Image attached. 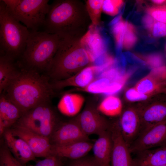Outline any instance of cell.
<instances>
[{"label":"cell","mask_w":166,"mask_h":166,"mask_svg":"<svg viewBox=\"0 0 166 166\" xmlns=\"http://www.w3.org/2000/svg\"><path fill=\"white\" fill-rule=\"evenodd\" d=\"M137 108L141 121L140 132L166 120V100L155 101Z\"/></svg>","instance_id":"cell-14"},{"label":"cell","mask_w":166,"mask_h":166,"mask_svg":"<svg viewBox=\"0 0 166 166\" xmlns=\"http://www.w3.org/2000/svg\"><path fill=\"white\" fill-rule=\"evenodd\" d=\"M123 83L121 81H114L111 82L105 94H112L119 91L122 88Z\"/></svg>","instance_id":"cell-37"},{"label":"cell","mask_w":166,"mask_h":166,"mask_svg":"<svg viewBox=\"0 0 166 166\" xmlns=\"http://www.w3.org/2000/svg\"><path fill=\"white\" fill-rule=\"evenodd\" d=\"M0 148V166H25L13 156L5 144Z\"/></svg>","instance_id":"cell-27"},{"label":"cell","mask_w":166,"mask_h":166,"mask_svg":"<svg viewBox=\"0 0 166 166\" xmlns=\"http://www.w3.org/2000/svg\"><path fill=\"white\" fill-rule=\"evenodd\" d=\"M144 58L146 63L152 69L164 65L163 58L159 53L150 54L145 56Z\"/></svg>","instance_id":"cell-34"},{"label":"cell","mask_w":166,"mask_h":166,"mask_svg":"<svg viewBox=\"0 0 166 166\" xmlns=\"http://www.w3.org/2000/svg\"><path fill=\"white\" fill-rule=\"evenodd\" d=\"M93 28L92 25L81 42L93 61L101 54L102 46L100 36Z\"/></svg>","instance_id":"cell-22"},{"label":"cell","mask_w":166,"mask_h":166,"mask_svg":"<svg viewBox=\"0 0 166 166\" xmlns=\"http://www.w3.org/2000/svg\"><path fill=\"white\" fill-rule=\"evenodd\" d=\"M133 166H160L166 164V145L136 153Z\"/></svg>","instance_id":"cell-19"},{"label":"cell","mask_w":166,"mask_h":166,"mask_svg":"<svg viewBox=\"0 0 166 166\" xmlns=\"http://www.w3.org/2000/svg\"><path fill=\"white\" fill-rule=\"evenodd\" d=\"M30 31L10 13L0 0V48L2 54L14 59L21 57Z\"/></svg>","instance_id":"cell-5"},{"label":"cell","mask_w":166,"mask_h":166,"mask_svg":"<svg viewBox=\"0 0 166 166\" xmlns=\"http://www.w3.org/2000/svg\"><path fill=\"white\" fill-rule=\"evenodd\" d=\"M166 166V164L163 165H161V166Z\"/></svg>","instance_id":"cell-43"},{"label":"cell","mask_w":166,"mask_h":166,"mask_svg":"<svg viewBox=\"0 0 166 166\" xmlns=\"http://www.w3.org/2000/svg\"><path fill=\"white\" fill-rule=\"evenodd\" d=\"M125 96L131 102L142 101L146 99L148 96L139 92L135 88H130L126 92Z\"/></svg>","instance_id":"cell-36"},{"label":"cell","mask_w":166,"mask_h":166,"mask_svg":"<svg viewBox=\"0 0 166 166\" xmlns=\"http://www.w3.org/2000/svg\"><path fill=\"white\" fill-rule=\"evenodd\" d=\"M23 114L19 108L3 93L0 97V134L14 124Z\"/></svg>","instance_id":"cell-17"},{"label":"cell","mask_w":166,"mask_h":166,"mask_svg":"<svg viewBox=\"0 0 166 166\" xmlns=\"http://www.w3.org/2000/svg\"><path fill=\"white\" fill-rule=\"evenodd\" d=\"M14 59L5 55L0 57V93H2L15 79L20 70L18 69Z\"/></svg>","instance_id":"cell-20"},{"label":"cell","mask_w":166,"mask_h":166,"mask_svg":"<svg viewBox=\"0 0 166 166\" xmlns=\"http://www.w3.org/2000/svg\"><path fill=\"white\" fill-rule=\"evenodd\" d=\"M53 90L48 76L35 70L23 67L3 93L23 114L38 105L49 101Z\"/></svg>","instance_id":"cell-2"},{"label":"cell","mask_w":166,"mask_h":166,"mask_svg":"<svg viewBox=\"0 0 166 166\" xmlns=\"http://www.w3.org/2000/svg\"><path fill=\"white\" fill-rule=\"evenodd\" d=\"M104 0H88L85 5L92 25L96 27L101 22V17Z\"/></svg>","instance_id":"cell-25"},{"label":"cell","mask_w":166,"mask_h":166,"mask_svg":"<svg viewBox=\"0 0 166 166\" xmlns=\"http://www.w3.org/2000/svg\"><path fill=\"white\" fill-rule=\"evenodd\" d=\"M49 101L41 104L24 113L15 123L49 138L59 124Z\"/></svg>","instance_id":"cell-7"},{"label":"cell","mask_w":166,"mask_h":166,"mask_svg":"<svg viewBox=\"0 0 166 166\" xmlns=\"http://www.w3.org/2000/svg\"><path fill=\"white\" fill-rule=\"evenodd\" d=\"M98 136L92 148L93 156L100 166H111L112 141L109 128Z\"/></svg>","instance_id":"cell-18"},{"label":"cell","mask_w":166,"mask_h":166,"mask_svg":"<svg viewBox=\"0 0 166 166\" xmlns=\"http://www.w3.org/2000/svg\"><path fill=\"white\" fill-rule=\"evenodd\" d=\"M111 83L109 79L101 78L89 84L86 86V90L92 93H105Z\"/></svg>","instance_id":"cell-30"},{"label":"cell","mask_w":166,"mask_h":166,"mask_svg":"<svg viewBox=\"0 0 166 166\" xmlns=\"http://www.w3.org/2000/svg\"><path fill=\"white\" fill-rule=\"evenodd\" d=\"M70 160L65 166H100L93 156H86L79 159Z\"/></svg>","instance_id":"cell-32"},{"label":"cell","mask_w":166,"mask_h":166,"mask_svg":"<svg viewBox=\"0 0 166 166\" xmlns=\"http://www.w3.org/2000/svg\"><path fill=\"white\" fill-rule=\"evenodd\" d=\"M165 50L166 51V44L165 47Z\"/></svg>","instance_id":"cell-42"},{"label":"cell","mask_w":166,"mask_h":166,"mask_svg":"<svg viewBox=\"0 0 166 166\" xmlns=\"http://www.w3.org/2000/svg\"><path fill=\"white\" fill-rule=\"evenodd\" d=\"M163 91L165 93H166V83L165 85Z\"/></svg>","instance_id":"cell-41"},{"label":"cell","mask_w":166,"mask_h":166,"mask_svg":"<svg viewBox=\"0 0 166 166\" xmlns=\"http://www.w3.org/2000/svg\"><path fill=\"white\" fill-rule=\"evenodd\" d=\"M128 22L122 18L118 22L113 25L112 32L118 48H122L124 35Z\"/></svg>","instance_id":"cell-28"},{"label":"cell","mask_w":166,"mask_h":166,"mask_svg":"<svg viewBox=\"0 0 166 166\" xmlns=\"http://www.w3.org/2000/svg\"><path fill=\"white\" fill-rule=\"evenodd\" d=\"M9 129L13 134L26 142L36 157L45 158L51 155V144L49 138L17 124Z\"/></svg>","instance_id":"cell-10"},{"label":"cell","mask_w":166,"mask_h":166,"mask_svg":"<svg viewBox=\"0 0 166 166\" xmlns=\"http://www.w3.org/2000/svg\"><path fill=\"white\" fill-rule=\"evenodd\" d=\"M123 4L122 0H104L103 10L111 16L115 15L119 13Z\"/></svg>","instance_id":"cell-31"},{"label":"cell","mask_w":166,"mask_h":166,"mask_svg":"<svg viewBox=\"0 0 166 166\" xmlns=\"http://www.w3.org/2000/svg\"><path fill=\"white\" fill-rule=\"evenodd\" d=\"M166 145V120L142 131L129 147L131 153Z\"/></svg>","instance_id":"cell-8"},{"label":"cell","mask_w":166,"mask_h":166,"mask_svg":"<svg viewBox=\"0 0 166 166\" xmlns=\"http://www.w3.org/2000/svg\"><path fill=\"white\" fill-rule=\"evenodd\" d=\"M165 4L166 5V2H165Z\"/></svg>","instance_id":"cell-44"},{"label":"cell","mask_w":166,"mask_h":166,"mask_svg":"<svg viewBox=\"0 0 166 166\" xmlns=\"http://www.w3.org/2000/svg\"><path fill=\"white\" fill-rule=\"evenodd\" d=\"M165 84L151 71L149 75L140 80L135 88L139 92L148 96L152 93L163 91Z\"/></svg>","instance_id":"cell-23"},{"label":"cell","mask_w":166,"mask_h":166,"mask_svg":"<svg viewBox=\"0 0 166 166\" xmlns=\"http://www.w3.org/2000/svg\"><path fill=\"white\" fill-rule=\"evenodd\" d=\"M4 143L14 157L25 166L36 157L26 142L22 138L13 134L9 129L2 136Z\"/></svg>","instance_id":"cell-15"},{"label":"cell","mask_w":166,"mask_h":166,"mask_svg":"<svg viewBox=\"0 0 166 166\" xmlns=\"http://www.w3.org/2000/svg\"><path fill=\"white\" fill-rule=\"evenodd\" d=\"M51 145H61L90 141L75 119L59 124L49 138Z\"/></svg>","instance_id":"cell-11"},{"label":"cell","mask_w":166,"mask_h":166,"mask_svg":"<svg viewBox=\"0 0 166 166\" xmlns=\"http://www.w3.org/2000/svg\"><path fill=\"white\" fill-rule=\"evenodd\" d=\"M142 21L145 28L148 31L156 20L151 16L146 14L143 17Z\"/></svg>","instance_id":"cell-38"},{"label":"cell","mask_w":166,"mask_h":166,"mask_svg":"<svg viewBox=\"0 0 166 166\" xmlns=\"http://www.w3.org/2000/svg\"><path fill=\"white\" fill-rule=\"evenodd\" d=\"M119 127L122 135L129 147L141 130V121L137 108L128 107L121 114Z\"/></svg>","instance_id":"cell-13"},{"label":"cell","mask_w":166,"mask_h":166,"mask_svg":"<svg viewBox=\"0 0 166 166\" xmlns=\"http://www.w3.org/2000/svg\"><path fill=\"white\" fill-rule=\"evenodd\" d=\"M84 101L82 96L74 93L64 95L58 105V108L63 114L68 116H73L80 110Z\"/></svg>","instance_id":"cell-21"},{"label":"cell","mask_w":166,"mask_h":166,"mask_svg":"<svg viewBox=\"0 0 166 166\" xmlns=\"http://www.w3.org/2000/svg\"><path fill=\"white\" fill-rule=\"evenodd\" d=\"M62 158L51 154L43 160L38 161L35 164L28 166H63Z\"/></svg>","instance_id":"cell-33"},{"label":"cell","mask_w":166,"mask_h":166,"mask_svg":"<svg viewBox=\"0 0 166 166\" xmlns=\"http://www.w3.org/2000/svg\"><path fill=\"white\" fill-rule=\"evenodd\" d=\"M63 38L44 31H30L21 56L24 67L47 71Z\"/></svg>","instance_id":"cell-4"},{"label":"cell","mask_w":166,"mask_h":166,"mask_svg":"<svg viewBox=\"0 0 166 166\" xmlns=\"http://www.w3.org/2000/svg\"><path fill=\"white\" fill-rule=\"evenodd\" d=\"M137 41L136 30L135 26L128 22L124 35L122 48L128 50L131 49Z\"/></svg>","instance_id":"cell-26"},{"label":"cell","mask_w":166,"mask_h":166,"mask_svg":"<svg viewBox=\"0 0 166 166\" xmlns=\"http://www.w3.org/2000/svg\"><path fill=\"white\" fill-rule=\"evenodd\" d=\"M148 31L155 38L166 37V24L156 21Z\"/></svg>","instance_id":"cell-35"},{"label":"cell","mask_w":166,"mask_h":166,"mask_svg":"<svg viewBox=\"0 0 166 166\" xmlns=\"http://www.w3.org/2000/svg\"><path fill=\"white\" fill-rule=\"evenodd\" d=\"M93 144L90 141H82L63 145H51V154L62 158L77 159L86 156L92 149Z\"/></svg>","instance_id":"cell-16"},{"label":"cell","mask_w":166,"mask_h":166,"mask_svg":"<svg viewBox=\"0 0 166 166\" xmlns=\"http://www.w3.org/2000/svg\"><path fill=\"white\" fill-rule=\"evenodd\" d=\"M151 1L156 5H161L165 4L166 0H152Z\"/></svg>","instance_id":"cell-39"},{"label":"cell","mask_w":166,"mask_h":166,"mask_svg":"<svg viewBox=\"0 0 166 166\" xmlns=\"http://www.w3.org/2000/svg\"><path fill=\"white\" fill-rule=\"evenodd\" d=\"M109 130L112 141L111 166H133L129 146L122 135L118 121L111 122Z\"/></svg>","instance_id":"cell-9"},{"label":"cell","mask_w":166,"mask_h":166,"mask_svg":"<svg viewBox=\"0 0 166 166\" xmlns=\"http://www.w3.org/2000/svg\"><path fill=\"white\" fill-rule=\"evenodd\" d=\"M10 13L31 31L43 26L49 10L48 0H2Z\"/></svg>","instance_id":"cell-6"},{"label":"cell","mask_w":166,"mask_h":166,"mask_svg":"<svg viewBox=\"0 0 166 166\" xmlns=\"http://www.w3.org/2000/svg\"><path fill=\"white\" fill-rule=\"evenodd\" d=\"M93 62L81 39H62L47 72L56 81L68 78L80 72Z\"/></svg>","instance_id":"cell-3"},{"label":"cell","mask_w":166,"mask_h":166,"mask_svg":"<svg viewBox=\"0 0 166 166\" xmlns=\"http://www.w3.org/2000/svg\"><path fill=\"white\" fill-rule=\"evenodd\" d=\"M97 109L99 112L110 117L120 115L123 111L122 104L120 99L112 95L105 98Z\"/></svg>","instance_id":"cell-24"},{"label":"cell","mask_w":166,"mask_h":166,"mask_svg":"<svg viewBox=\"0 0 166 166\" xmlns=\"http://www.w3.org/2000/svg\"><path fill=\"white\" fill-rule=\"evenodd\" d=\"M84 133L88 136L98 135L109 129L111 122L101 115L97 109L86 107L76 119Z\"/></svg>","instance_id":"cell-12"},{"label":"cell","mask_w":166,"mask_h":166,"mask_svg":"<svg viewBox=\"0 0 166 166\" xmlns=\"http://www.w3.org/2000/svg\"><path fill=\"white\" fill-rule=\"evenodd\" d=\"M92 25L85 3L79 0H56L50 5L44 25L48 33L81 39Z\"/></svg>","instance_id":"cell-1"},{"label":"cell","mask_w":166,"mask_h":166,"mask_svg":"<svg viewBox=\"0 0 166 166\" xmlns=\"http://www.w3.org/2000/svg\"><path fill=\"white\" fill-rule=\"evenodd\" d=\"M122 18V16L121 15H120L116 17L114 19H113L110 23L111 25H113L119 21H120Z\"/></svg>","instance_id":"cell-40"},{"label":"cell","mask_w":166,"mask_h":166,"mask_svg":"<svg viewBox=\"0 0 166 166\" xmlns=\"http://www.w3.org/2000/svg\"><path fill=\"white\" fill-rule=\"evenodd\" d=\"M146 12L156 21L166 24V5L153 6L148 7Z\"/></svg>","instance_id":"cell-29"}]
</instances>
